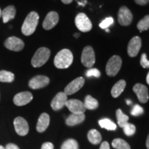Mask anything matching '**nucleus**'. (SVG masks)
<instances>
[{"label":"nucleus","mask_w":149,"mask_h":149,"mask_svg":"<svg viewBox=\"0 0 149 149\" xmlns=\"http://www.w3.org/2000/svg\"><path fill=\"white\" fill-rule=\"evenodd\" d=\"M73 61V55L68 49H63L56 55L54 59V64L59 69L68 68Z\"/></svg>","instance_id":"f257e3e1"},{"label":"nucleus","mask_w":149,"mask_h":149,"mask_svg":"<svg viewBox=\"0 0 149 149\" xmlns=\"http://www.w3.org/2000/svg\"><path fill=\"white\" fill-rule=\"evenodd\" d=\"M39 19L40 17L36 12L32 11L26 17L22 26V33L26 36H29L34 33L38 25Z\"/></svg>","instance_id":"f03ea898"},{"label":"nucleus","mask_w":149,"mask_h":149,"mask_svg":"<svg viewBox=\"0 0 149 149\" xmlns=\"http://www.w3.org/2000/svg\"><path fill=\"white\" fill-rule=\"evenodd\" d=\"M51 56V51L48 48L41 47L35 52L31 59V64L35 68H39L45 64Z\"/></svg>","instance_id":"7ed1b4c3"},{"label":"nucleus","mask_w":149,"mask_h":149,"mask_svg":"<svg viewBox=\"0 0 149 149\" xmlns=\"http://www.w3.org/2000/svg\"><path fill=\"white\" fill-rule=\"evenodd\" d=\"M122 64V59L120 56L113 55L108 61L106 66V72L110 77H114L120 71Z\"/></svg>","instance_id":"20e7f679"},{"label":"nucleus","mask_w":149,"mask_h":149,"mask_svg":"<svg viewBox=\"0 0 149 149\" xmlns=\"http://www.w3.org/2000/svg\"><path fill=\"white\" fill-rule=\"evenodd\" d=\"M81 61L82 64L87 68H91L95 63V54L94 50L90 46H87L84 48L81 53Z\"/></svg>","instance_id":"39448f33"},{"label":"nucleus","mask_w":149,"mask_h":149,"mask_svg":"<svg viewBox=\"0 0 149 149\" xmlns=\"http://www.w3.org/2000/svg\"><path fill=\"white\" fill-rule=\"evenodd\" d=\"M74 22L76 26L81 32H88L92 29L93 26L90 19L86 16V15L82 13L76 16Z\"/></svg>","instance_id":"423d86ee"},{"label":"nucleus","mask_w":149,"mask_h":149,"mask_svg":"<svg viewBox=\"0 0 149 149\" xmlns=\"http://www.w3.org/2000/svg\"><path fill=\"white\" fill-rule=\"evenodd\" d=\"M117 18H118V22L120 25L127 26H129L133 21V14L127 7L122 6L119 10Z\"/></svg>","instance_id":"0eeeda50"},{"label":"nucleus","mask_w":149,"mask_h":149,"mask_svg":"<svg viewBox=\"0 0 149 149\" xmlns=\"http://www.w3.org/2000/svg\"><path fill=\"white\" fill-rule=\"evenodd\" d=\"M65 106L73 114H83L86 110L82 102L74 99L67 100Z\"/></svg>","instance_id":"6e6552de"},{"label":"nucleus","mask_w":149,"mask_h":149,"mask_svg":"<svg viewBox=\"0 0 149 149\" xmlns=\"http://www.w3.org/2000/svg\"><path fill=\"white\" fill-rule=\"evenodd\" d=\"M85 84V79L82 77L76 78L75 79L72 80L70 84L66 86L64 89V93L67 96L74 94L79 91L84 86Z\"/></svg>","instance_id":"1a4fd4ad"},{"label":"nucleus","mask_w":149,"mask_h":149,"mask_svg":"<svg viewBox=\"0 0 149 149\" xmlns=\"http://www.w3.org/2000/svg\"><path fill=\"white\" fill-rule=\"evenodd\" d=\"M4 46L13 51H21L24 47V43L21 39L17 37H10L5 41Z\"/></svg>","instance_id":"9d476101"},{"label":"nucleus","mask_w":149,"mask_h":149,"mask_svg":"<svg viewBox=\"0 0 149 149\" xmlns=\"http://www.w3.org/2000/svg\"><path fill=\"white\" fill-rule=\"evenodd\" d=\"M15 129L19 135L25 136L29 131V126L27 121L22 117H17L14 120Z\"/></svg>","instance_id":"9b49d317"},{"label":"nucleus","mask_w":149,"mask_h":149,"mask_svg":"<svg viewBox=\"0 0 149 149\" xmlns=\"http://www.w3.org/2000/svg\"><path fill=\"white\" fill-rule=\"evenodd\" d=\"M50 82V79L44 75H37L29 81V86L32 89H40L46 87Z\"/></svg>","instance_id":"f8f14e48"},{"label":"nucleus","mask_w":149,"mask_h":149,"mask_svg":"<svg viewBox=\"0 0 149 149\" xmlns=\"http://www.w3.org/2000/svg\"><path fill=\"white\" fill-rule=\"evenodd\" d=\"M141 46V40L138 36L133 37L128 43V54L130 57H134L139 53Z\"/></svg>","instance_id":"ddd939ff"},{"label":"nucleus","mask_w":149,"mask_h":149,"mask_svg":"<svg viewBox=\"0 0 149 149\" xmlns=\"http://www.w3.org/2000/svg\"><path fill=\"white\" fill-rule=\"evenodd\" d=\"M133 90L137 95V98L141 103L145 104L148 101V90L144 85L141 84H136L133 86Z\"/></svg>","instance_id":"4468645a"},{"label":"nucleus","mask_w":149,"mask_h":149,"mask_svg":"<svg viewBox=\"0 0 149 149\" xmlns=\"http://www.w3.org/2000/svg\"><path fill=\"white\" fill-rule=\"evenodd\" d=\"M59 22V15L55 11L48 13L43 22V28L45 30H51L57 25Z\"/></svg>","instance_id":"2eb2a0df"},{"label":"nucleus","mask_w":149,"mask_h":149,"mask_svg":"<svg viewBox=\"0 0 149 149\" xmlns=\"http://www.w3.org/2000/svg\"><path fill=\"white\" fill-rule=\"evenodd\" d=\"M33 97L32 93L25 91V92H22L17 93L15 96L14 97L13 102L16 106L18 107H22V106L26 105L32 101Z\"/></svg>","instance_id":"dca6fc26"},{"label":"nucleus","mask_w":149,"mask_h":149,"mask_svg":"<svg viewBox=\"0 0 149 149\" xmlns=\"http://www.w3.org/2000/svg\"><path fill=\"white\" fill-rule=\"evenodd\" d=\"M68 99L64 92H59L52 100L51 106L54 111H59L64 107Z\"/></svg>","instance_id":"f3484780"},{"label":"nucleus","mask_w":149,"mask_h":149,"mask_svg":"<svg viewBox=\"0 0 149 149\" xmlns=\"http://www.w3.org/2000/svg\"><path fill=\"white\" fill-rule=\"evenodd\" d=\"M50 124V116L47 113H42L39 117L37 124V130L39 133H42L47 129Z\"/></svg>","instance_id":"a211bd4d"},{"label":"nucleus","mask_w":149,"mask_h":149,"mask_svg":"<svg viewBox=\"0 0 149 149\" xmlns=\"http://www.w3.org/2000/svg\"><path fill=\"white\" fill-rule=\"evenodd\" d=\"M16 15V9L14 6H8L6 8H5L2 11L1 17H3V23H7L15 18Z\"/></svg>","instance_id":"6ab92c4d"},{"label":"nucleus","mask_w":149,"mask_h":149,"mask_svg":"<svg viewBox=\"0 0 149 149\" xmlns=\"http://www.w3.org/2000/svg\"><path fill=\"white\" fill-rule=\"evenodd\" d=\"M85 120L84 113L83 114H73L72 113L70 116L68 117V118L66 120V124L68 126H72L77 125V124H81Z\"/></svg>","instance_id":"aec40b11"},{"label":"nucleus","mask_w":149,"mask_h":149,"mask_svg":"<svg viewBox=\"0 0 149 149\" xmlns=\"http://www.w3.org/2000/svg\"><path fill=\"white\" fill-rule=\"evenodd\" d=\"M126 85V81L124 79H121L118 81L111 89V95L114 98L118 97L124 91Z\"/></svg>","instance_id":"412c9836"},{"label":"nucleus","mask_w":149,"mask_h":149,"mask_svg":"<svg viewBox=\"0 0 149 149\" xmlns=\"http://www.w3.org/2000/svg\"><path fill=\"white\" fill-rule=\"evenodd\" d=\"M88 139L93 144H98L102 141V135L98 130L91 129L88 133Z\"/></svg>","instance_id":"4be33fe9"},{"label":"nucleus","mask_w":149,"mask_h":149,"mask_svg":"<svg viewBox=\"0 0 149 149\" xmlns=\"http://www.w3.org/2000/svg\"><path fill=\"white\" fill-rule=\"evenodd\" d=\"M85 108L89 110H95L98 107L99 103L96 99L93 98L91 95H87L85 97L84 103Z\"/></svg>","instance_id":"5701e85b"},{"label":"nucleus","mask_w":149,"mask_h":149,"mask_svg":"<svg viewBox=\"0 0 149 149\" xmlns=\"http://www.w3.org/2000/svg\"><path fill=\"white\" fill-rule=\"evenodd\" d=\"M116 117H117V123H118V125L121 128L124 127V125H125V124H126L128 122L129 117H128V115L124 114V113H123L121 109L117 110Z\"/></svg>","instance_id":"b1692460"},{"label":"nucleus","mask_w":149,"mask_h":149,"mask_svg":"<svg viewBox=\"0 0 149 149\" xmlns=\"http://www.w3.org/2000/svg\"><path fill=\"white\" fill-rule=\"evenodd\" d=\"M99 124L102 128L109 130H115L117 128V125L109 119L104 118L99 121Z\"/></svg>","instance_id":"393cba45"},{"label":"nucleus","mask_w":149,"mask_h":149,"mask_svg":"<svg viewBox=\"0 0 149 149\" xmlns=\"http://www.w3.org/2000/svg\"><path fill=\"white\" fill-rule=\"evenodd\" d=\"M15 79V74L13 72L6 71V70H1L0 71V81L1 82L10 83L13 81Z\"/></svg>","instance_id":"a878e982"},{"label":"nucleus","mask_w":149,"mask_h":149,"mask_svg":"<svg viewBox=\"0 0 149 149\" xmlns=\"http://www.w3.org/2000/svg\"><path fill=\"white\" fill-rule=\"evenodd\" d=\"M112 146L116 149H130V145L125 140L120 138L115 139L112 141Z\"/></svg>","instance_id":"bb28decb"},{"label":"nucleus","mask_w":149,"mask_h":149,"mask_svg":"<svg viewBox=\"0 0 149 149\" xmlns=\"http://www.w3.org/2000/svg\"><path fill=\"white\" fill-rule=\"evenodd\" d=\"M61 149H79V145L76 140L73 139H69L63 143Z\"/></svg>","instance_id":"cd10ccee"},{"label":"nucleus","mask_w":149,"mask_h":149,"mask_svg":"<svg viewBox=\"0 0 149 149\" xmlns=\"http://www.w3.org/2000/svg\"><path fill=\"white\" fill-rule=\"evenodd\" d=\"M137 27L140 32L149 29V15L145 16L144 18L141 19L137 24Z\"/></svg>","instance_id":"c85d7f7f"},{"label":"nucleus","mask_w":149,"mask_h":149,"mask_svg":"<svg viewBox=\"0 0 149 149\" xmlns=\"http://www.w3.org/2000/svg\"><path fill=\"white\" fill-rule=\"evenodd\" d=\"M123 129H124V133H125L126 135L132 136L135 134L136 128L135 126L133 125V124H130V123L128 122L127 124H125L124 127H123Z\"/></svg>","instance_id":"c756f323"},{"label":"nucleus","mask_w":149,"mask_h":149,"mask_svg":"<svg viewBox=\"0 0 149 149\" xmlns=\"http://www.w3.org/2000/svg\"><path fill=\"white\" fill-rule=\"evenodd\" d=\"M113 22H114L113 18L111 17H109L106 18L102 22V23L100 24V27L101 28V29H107L110 26L113 24Z\"/></svg>","instance_id":"7c9ffc66"},{"label":"nucleus","mask_w":149,"mask_h":149,"mask_svg":"<svg viewBox=\"0 0 149 149\" xmlns=\"http://www.w3.org/2000/svg\"><path fill=\"white\" fill-rule=\"evenodd\" d=\"M86 75L87 77H100L101 75V72L97 68H90L86 72Z\"/></svg>","instance_id":"2f4dec72"},{"label":"nucleus","mask_w":149,"mask_h":149,"mask_svg":"<svg viewBox=\"0 0 149 149\" xmlns=\"http://www.w3.org/2000/svg\"><path fill=\"white\" fill-rule=\"evenodd\" d=\"M144 113V109L141 106L138 105V104H136L133 108L131 111V115L133 116H139L141 114Z\"/></svg>","instance_id":"473e14b6"},{"label":"nucleus","mask_w":149,"mask_h":149,"mask_svg":"<svg viewBox=\"0 0 149 149\" xmlns=\"http://www.w3.org/2000/svg\"><path fill=\"white\" fill-rule=\"evenodd\" d=\"M140 64L141 66L144 68H149V60L147 59L146 53H143L141 56L140 59Z\"/></svg>","instance_id":"72a5a7b5"},{"label":"nucleus","mask_w":149,"mask_h":149,"mask_svg":"<svg viewBox=\"0 0 149 149\" xmlns=\"http://www.w3.org/2000/svg\"><path fill=\"white\" fill-rule=\"evenodd\" d=\"M41 149H54V146L51 142H45L42 144Z\"/></svg>","instance_id":"f704fd0d"},{"label":"nucleus","mask_w":149,"mask_h":149,"mask_svg":"<svg viewBox=\"0 0 149 149\" xmlns=\"http://www.w3.org/2000/svg\"><path fill=\"white\" fill-rule=\"evenodd\" d=\"M135 1L137 4L140 6H144L146 5L149 2V0H135Z\"/></svg>","instance_id":"c9c22d12"},{"label":"nucleus","mask_w":149,"mask_h":149,"mask_svg":"<svg viewBox=\"0 0 149 149\" xmlns=\"http://www.w3.org/2000/svg\"><path fill=\"white\" fill-rule=\"evenodd\" d=\"M100 149H110V145L107 141H103L100 146Z\"/></svg>","instance_id":"e433bc0d"},{"label":"nucleus","mask_w":149,"mask_h":149,"mask_svg":"<svg viewBox=\"0 0 149 149\" xmlns=\"http://www.w3.org/2000/svg\"><path fill=\"white\" fill-rule=\"evenodd\" d=\"M6 149H19V147L17 146L16 144H12V143H10V144H8L6 146Z\"/></svg>","instance_id":"4c0bfd02"},{"label":"nucleus","mask_w":149,"mask_h":149,"mask_svg":"<svg viewBox=\"0 0 149 149\" xmlns=\"http://www.w3.org/2000/svg\"><path fill=\"white\" fill-rule=\"evenodd\" d=\"M63 3H65V4H69L72 1V0H61Z\"/></svg>","instance_id":"58836bf2"},{"label":"nucleus","mask_w":149,"mask_h":149,"mask_svg":"<svg viewBox=\"0 0 149 149\" xmlns=\"http://www.w3.org/2000/svg\"><path fill=\"white\" fill-rule=\"evenodd\" d=\"M146 148L149 149V134L148 135V137H147V139H146Z\"/></svg>","instance_id":"ea45409f"},{"label":"nucleus","mask_w":149,"mask_h":149,"mask_svg":"<svg viewBox=\"0 0 149 149\" xmlns=\"http://www.w3.org/2000/svg\"><path fill=\"white\" fill-rule=\"evenodd\" d=\"M146 82L149 85V72L148 73V74H147V77H146Z\"/></svg>","instance_id":"a19ab883"},{"label":"nucleus","mask_w":149,"mask_h":149,"mask_svg":"<svg viewBox=\"0 0 149 149\" xmlns=\"http://www.w3.org/2000/svg\"><path fill=\"white\" fill-rule=\"evenodd\" d=\"M126 103H127L128 105H130V104H131V102H130V100H126Z\"/></svg>","instance_id":"79ce46f5"},{"label":"nucleus","mask_w":149,"mask_h":149,"mask_svg":"<svg viewBox=\"0 0 149 149\" xmlns=\"http://www.w3.org/2000/svg\"><path fill=\"white\" fill-rule=\"evenodd\" d=\"M79 34H78V33H77V34H75V35H74V37H75L76 38H77V37H79Z\"/></svg>","instance_id":"37998d69"},{"label":"nucleus","mask_w":149,"mask_h":149,"mask_svg":"<svg viewBox=\"0 0 149 149\" xmlns=\"http://www.w3.org/2000/svg\"><path fill=\"white\" fill-rule=\"evenodd\" d=\"M0 149H6L3 146H1V145H0Z\"/></svg>","instance_id":"c03bdc74"},{"label":"nucleus","mask_w":149,"mask_h":149,"mask_svg":"<svg viewBox=\"0 0 149 149\" xmlns=\"http://www.w3.org/2000/svg\"><path fill=\"white\" fill-rule=\"evenodd\" d=\"M1 13H2V11H1V8H0V17H1Z\"/></svg>","instance_id":"a18cd8bd"}]
</instances>
